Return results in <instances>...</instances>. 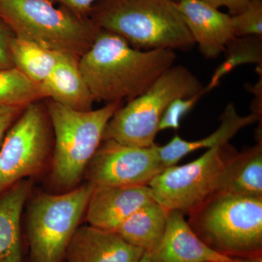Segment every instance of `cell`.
Instances as JSON below:
<instances>
[{
    "mask_svg": "<svg viewBox=\"0 0 262 262\" xmlns=\"http://www.w3.org/2000/svg\"><path fill=\"white\" fill-rule=\"evenodd\" d=\"M175 51H143L123 38L101 29L79 58V67L94 101H130L149 89L177 61Z\"/></svg>",
    "mask_w": 262,
    "mask_h": 262,
    "instance_id": "obj_1",
    "label": "cell"
},
{
    "mask_svg": "<svg viewBox=\"0 0 262 262\" xmlns=\"http://www.w3.org/2000/svg\"><path fill=\"white\" fill-rule=\"evenodd\" d=\"M89 18L143 51L188 50L195 44L171 0H98Z\"/></svg>",
    "mask_w": 262,
    "mask_h": 262,
    "instance_id": "obj_2",
    "label": "cell"
},
{
    "mask_svg": "<svg viewBox=\"0 0 262 262\" xmlns=\"http://www.w3.org/2000/svg\"><path fill=\"white\" fill-rule=\"evenodd\" d=\"M189 214L191 228L216 252L262 256V198L217 192Z\"/></svg>",
    "mask_w": 262,
    "mask_h": 262,
    "instance_id": "obj_3",
    "label": "cell"
},
{
    "mask_svg": "<svg viewBox=\"0 0 262 262\" xmlns=\"http://www.w3.org/2000/svg\"><path fill=\"white\" fill-rule=\"evenodd\" d=\"M0 20L15 37L80 58L101 29L51 0H0Z\"/></svg>",
    "mask_w": 262,
    "mask_h": 262,
    "instance_id": "obj_4",
    "label": "cell"
},
{
    "mask_svg": "<svg viewBox=\"0 0 262 262\" xmlns=\"http://www.w3.org/2000/svg\"><path fill=\"white\" fill-rule=\"evenodd\" d=\"M123 102L80 111L48 100L46 110L55 135L52 180L61 189L75 188L103 140L110 119Z\"/></svg>",
    "mask_w": 262,
    "mask_h": 262,
    "instance_id": "obj_5",
    "label": "cell"
},
{
    "mask_svg": "<svg viewBox=\"0 0 262 262\" xmlns=\"http://www.w3.org/2000/svg\"><path fill=\"white\" fill-rule=\"evenodd\" d=\"M204 89L190 70L184 66L173 65L144 94L117 110L106 125L103 139L137 147L152 146L168 105L177 98L205 93Z\"/></svg>",
    "mask_w": 262,
    "mask_h": 262,
    "instance_id": "obj_6",
    "label": "cell"
},
{
    "mask_svg": "<svg viewBox=\"0 0 262 262\" xmlns=\"http://www.w3.org/2000/svg\"><path fill=\"white\" fill-rule=\"evenodd\" d=\"M94 189L87 182L68 192L41 193L32 200L27 213L32 262H61L65 257Z\"/></svg>",
    "mask_w": 262,
    "mask_h": 262,
    "instance_id": "obj_7",
    "label": "cell"
},
{
    "mask_svg": "<svg viewBox=\"0 0 262 262\" xmlns=\"http://www.w3.org/2000/svg\"><path fill=\"white\" fill-rule=\"evenodd\" d=\"M234 154L228 144L215 146L194 161L165 168L149 184L153 198L168 211L190 213L219 192L225 169Z\"/></svg>",
    "mask_w": 262,
    "mask_h": 262,
    "instance_id": "obj_8",
    "label": "cell"
},
{
    "mask_svg": "<svg viewBox=\"0 0 262 262\" xmlns=\"http://www.w3.org/2000/svg\"><path fill=\"white\" fill-rule=\"evenodd\" d=\"M49 121L46 106L37 101L10 127L0 147V194L42 170L51 145Z\"/></svg>",
    "mask_w": 262,
    "mask_h": 262,
    "instance_id": "obj_9",
    "label": "cell"
},
{
    "mask_svg": "<svg viewBox=\"0 0 262 262\" xmlns=\"http://www.w3.org/2000/svg\"><path fill=\"white\" fill-rule=\"evenodd\" d=\"M165 169L157 144L137 147L103 139L84 175L94 187H133L149 185Z\"/></svg>",
    "mask_w": 262,
    "mask_h": 262,
    "instance_id": "obj_10",
    "label": "cell"
},
{
    "mask_svg": "<svg viewBox=\"0 0 262 262\" xmlns=\"http://www.w3.org/2000/svg\"><path fill=\"white\" fill-rule=\"evenodd\" d=\"M154 201L149 185L94 187L85 215L89 225L116 231L141 206Z\"/></svg>",
    "mask_w": 262,
    "mask_h": 262,
    "instance_id": "obj_11",
    "label": "cell"
},
{
    "mask_svg": "<svg viewBox=\"0 0 262 262\" xmlns=\"http://www.w3.org/2000/svg\"><path fill=\"white\" fill-rule=\"evenodd\" d=\"M149 254L151 262H228L232 258L201 241L180 211H169L163 236Z\"/></svg>",
    "mask_w": 262,
    "mask_h": 262,
    "instance_id": "obj_12",
    "label": "cell"
},
{
    "mask_svg": "<svg viewBox=\"0 0 262 262\" xmlns=\"http://www.w3.org/2000/svg\"><path fill=\"white\" fill-rule=\"evenodd\" d=\"M177 4L201 54L215 58L225 52L229 41L235 37L231 15L202 0H183Z\"/></svg>",
    "mask_w": 262,
    "mask_h": 262,
    "instance_id": "obj_13",
    "label": "cell"
},
{
    "mask_svg": "<svg viewBox=\"0 0 262 262\" xmlns=\"http://www.w3.org/2000/svg\"><path fill=\"white\" fill-rule=\"evenodd\" d=\"M144 253L115 231L88 225L77 228L64 258L69 262H139Z\"/></svg>",
    "mask_w": 262,
    "mask_h": 262,
    "instance_id": "obj_14",
    "label": "cell"
},
{
    "mask_svg": "<svg viewBox=\"0 0 262 262\" xmlns=\"http://www.w3.org/2000/svg\"><path fill=\"white\" fill-rule=\"evenodd\" d=\"M43 98L80 111L95 102L79 67V58L62 53L49 77L39 84Z\"/></svg>",
    "mask_w": 262,
    "mask_h": 262,
    "instance_id": "obj_15",
    "label": "cell"
},
{
    "mask_svg": "<svg viewBox=\"0 0 262 262\" xmlns=\"http://www.w3.org/2000/svg\"><path fill=\"white\" fill-rule=\"evenodd\" d=\"M259 120V117L252 113L242 116L235 106L229 103L221 117V125L211 135L200 140L186 141L176 135L168 144L158 146L160 160L165 168L173 166L186 155L201 149H212L215 146L228 144L229 141L239 130L249 126Z\"/></svg>",
    "mask_w": 262,
    "mask_h": 262,
    "instance_id": "obj_16",
    "label": "cell"
},
{
    "mask_svg": "<svg viewBox=\"0 0 262 262\" xmlns=\"http://www.w3.org/2000/svg\"><path fill=\"white\" fill-rule=\"evenodd\" d=\"M32 188L24 179L0 194V262H23L20 219Z\"/></svg>",
    "mask_w": 262,
    "mask_h": 262,
    "instance_id": "obj_17",
    "label": "cell"
},
{
    "mask_svg": "<svg viewBox=\"0 0 262 262\" xmlns=\"http://www.w3.org/2000/svg\"><path fill=\"white\" fill-rule=\"evenodd\" d=\"M219 192L262 198V141L235 152L225 169Z\"/></svg>",
    "mask_w": 262,
    "mask_h": 262,
    "instance_id": "obj_18",
    "label": "cell"
},
{
    "mask_svg": "<svg viewBox=\"0 0 262 262\" xmlns=\"http://www.w3.org/2000/svg\"><path fill=\"white\" fill-rule=\"evenodd\" d=\"M168 212L154 200L134 212L115 232L128 244L150 253L163 236Z\"/></svg>",
    "mask_w": 262,
    "mask_h": 262,
    "instance_id": "obj_19",
    "label": "cell"
},
{
    "mask_svg": "<svg viewBox=\"0 0 262 262\" xmlns=\"http://www.w3.org/2000/svg\"><path fill=\"white\" fill-rule=\"evenodd\" d=\"M10 52L15 68L37 84L49 77L62 54L15 36L10 43Z\"/></svg>",
    "mask_w": 262,
    "mask_h": 262,
    "instance_id": "obj_20",
    "label": "cell"
},
{
    "mask_svg": "<svg viewBox=\"0 0 262 262\" xmlns=\"http://www.w3.org/2000/svg\"><path fill=\"white\" fill-rule=\"evenodd\" d=\"M226 58L212 75L205 93L218 86L221 80L237 67L244 64L262 65V39L253 36L234 37L226 46Z\"/></svg>",
    "mask_w": 262,
    "mask_h": 262,
    "instance_id": "obj_21",
    "label": "cell"
},
{
    "mask_svg": "<svg viewBox=\"0 0 262 262\" xmlns=\"http://www.w3.org/2000/svg\"><path fill=\"white\" fill-rule=\"evenodd\" d=\"M43 98L39 84L16 68L0 70V103L26 107Z\"/></svg>",
    "mask_w": 262,
    "mask_h": 262,
    "instance_id": "obj_22",
    "label": "cell"
},
{
    "mask_svg": "<svg viewBox=\"0 0 262 262\" xmlns=\"http://www.w3.org/2000/svg\"><path fill=\"white\" fill-rule=\"evenodd\" d=\"M234 37L253 36L262 39V0H251L244 11L231 15Z\"/></svg>",
    "mask_w": 262,
    "mask_h": 262,
    "instance_id": "obj_23",
    "label": "cell"
},
{
    "mask_svg": "<svg viewBox=\"0 0 262 262\" xmlns=\"http://www.w3.org/2000/svg\"><path fill=\"white\" fill-rule=\"evenodd\" d=\"M204 94H206L204 92H201L191 97L173 100L164 112L158 125V131L160 132L167 129L178 130L182 119L192 110Z\"/></svg>",
    "mask_w": 262,
    "mask_h": 262,
    "instance_id": "obj_24",
    "label": "cell"
},
{
    "mask_svg": "<svg viewBox=\"0 0 262 262\" xmlns=\"http://www.w3.org/2000/svg\"><path fill=\"white\" fill-rule=\"evenodd\" d=\"M14 36L9 27L0 20V70L14 68L10 52V43Z\"/></svg>",
    "mask_w": 262,
    "mask_h": 262,
    "instance_id": "obj_25",
    "label": "cell"
},
{
    "mask_svg": "<svg viewBox=\"0 0 262 262\" xmlns=\"http://www.w3.org/2000/svg\"><path fill=\"white\" fill-rule=\"evenodd\" d=\"M24 108L0 103V147L8 130L23 113Z\"/></svg>",
    "mask_w": 262,
    "mask_h": 262,
    "instance_id": "obj_26",
    "label": "cell"
},
{
    "mask_svg": "<svg viewBox=\"0 0 262 262\" xmlns=\"http://www.w3.org/2000/svg\"><path fill=\"white\" fill-rule=\"evenodd\" d=\"M53 3H58L60 6L70 10L74 14L89 18L90 12L98 0H51Z\"/></svg>",
    "mask_w": 262,
    "mask_h": 262,
    "instance_id": "obj_27",
    "label": "cell"
},
{
    "mask_svg": "<svg viewBox=\"0 0 262 262\" xmlns=\"http://www.w3.org/2000/svg\"><path fill=\"white\" fill-rule=\"evenodd\" d=\"M213 8L225 7L229 10L230 15L239 14L246 9L251 0H202Z\"/></svg>",
    "mask_w": 262,
    "mask_h": 262,
    "instance_id": "obj_28",
    "label": "cell"
},
{
    "mask_svg": "<svg viewBox=\"0 0 262 262\" xmlns=\"http://www.w3.org/2000/svg\"><path fill=\"white\" fill-rule=\"evenodd\" d=\"M228 262H262V256L247 258H232Z\"/></svg>",
    "mask_w": 262,
    "mask_h": 262,
    "instance_id": "obj_29",
    "label": "cell"
},
{
    "mask_svg": "<svg viewBox=\"0 0 262 262\" xmlns=\"http://www.w3.org/2000/svg\"><path fill=\"white\" fill-rule=\"evenodd\" d=\"M139 262H151L149 253H144V256H143V257L141 258V259Z\"/></svg>",
    "mask_w": 262,
    "mask_h": 262,
    "instance_id": "obj_30",
    "label": "cell"
},
{
    "mask_svg": "<svg viewBox=\"0 0 262 262\" xmlns=\"http://www.w3.org/2000/svg\"><path fill=\"white\" fill-rule=\"evenodd\" d=\"M171 1L175 2V3H178L179 2L183 1V0H171Z\"/></svg>",
    "mask_w": 262,
    "mask_h": 262,
    "instance_id": "obj_31",
    "label": "cell"
}]
</instances>
